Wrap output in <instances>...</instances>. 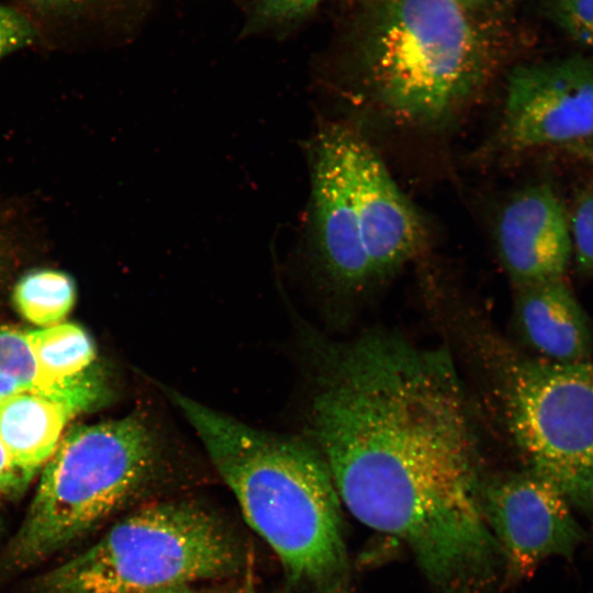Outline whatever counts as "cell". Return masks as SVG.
<instances>
[{
	"label": "cell",
	"mask_w": 593,
	"mask_h": 593,
	"mask_svg": "<svg viewBox=\"0 0 593 593\" xmlns=\"http://www.w3.org/2000/svg\"><path fill=\"white\" fill-rule=\"evenodd\" d=\"M313 347L310 441L340 501L402 540L434 585L478 574L495 542L474 421L448 349L381 328Z\"/></svg>",
	"instance_id": "cell-1"
},
{
	"label": "cell",
	"mask_w": 593,
	"mask_h": 593,
	"mask_svg": "<svg viewBox=\"0 0 593 593\" xmlns=\"http://www.w3.org/2000/svg\"><path fill=\"white\" fill-rule=\"evenodd\" d=\"M164 391L289 580L318 589L336 585L347 567L340 499L315 446L254 428L176 390Z\"/></svg>",
	"instance_id": "cell-2"
},
{
	"label": "cell",
	"mask_w": 593,
	"mask_h": 593,
	"mask_svg": "<svg viewBox=\"0 0 593 593\" xmlns=\"http://www.w3.org/2000/svg\"><path fill=\"white\" fill-rule=\"evenodd\" d=\"M458 328L523 469L593 523V363L527 355L479 316Z\"/></svg>",
	"instance_id": "cell-3"
},
{
	"label": "cell",
	"mask_w": 593,
	"mask_h": 593,
	"mask_svg": "<svg viewBox=\"0 0 593 593\" xmlns=\"http://www.w3.org/2000/svg\"><path fill=\"white\" fill-rule=\"evenodd\" d=\"M460 0H385L363 48L369 88L387 113L437 124L481 88L486 54Z\"/></svg>",
	"instance_id": "cell-4"
},
{
	"label": "cell",
	"mask_w": 593,
	"mask_h": 593,
	"mask_svg": "<svg viewBox=\"0 0 593 593\" xmlns=\"http://www.w3.org/2000/svg\"><path fill=\"white\" fill-rule=\"evenodd\" d=\"M158 456L156 436L137 414L71 428L44 466L13 561L36 563L87 534L145 484Z\"/></svg>",
	"instance_id": "cell-5"
},
{
	"label": "cell",
	"mask_w": 593,
	"mask_h": 593,
	"mask_svg": "<svg viewBox=\"0 0 593 593\" xmlns=\"http://www.w3.org/2000/svg\"><path fill=\"white\" fill-rule=\"evenodd\" d=\"M240 563L234 535L190 502L144 506L49 571L42 593H156L228 575Z\"/></svg>",
	"instance_id": "cell-6"
},
{
	"label": "cell",
	"mask_w": 593,
	"mask_h": 593,
	"mask_svg": "<svg viewBox=\"0 0 593 593\" xmlns=\"http://www.w3.org/2000/svg\"><path fill=\"white\" fill-rule=\"evenodd\" d=\"M501 137L516 152L593 139V57L574 55L515 68Z\"/></svg>",
	"instance_id": "cell-7"
},
{
	"label": "cell",
	"mask_w": 593,
	"mask_h": 593,
	"mask_svg": "<svg viewBox=\"0 0 593 593\" xmlns=\"http://www.w3.org/2000/svg\"><path fill=\"white\" fill-rule=\"evenodd\" d=\"M482 505L506 578L513 582L533 575L546 558H572L585 538L563 496L524 469L485 480Z\"/></svg>",
	"instance_id": "cell-8"
},
{
	"label": "cell",
	"mask_w": 593,
	"mask_h": 593,
	"mask_svg": "<svg viewBox=\"0 0 593 593\" xmlns=\"http://www.w3.org/2000/svg\"><path fill=\"white\" fill-rule=\"evenodd\" d=\"M309 236L322 272L335 289L357 294L374 281L363 248L336 124L322 126L309 145Z\"/></svg>",
	"instance_id": "cell-9"
},
{
	"label": "cell",
	"mask_w": 593,
	"mask_h": 593,
	"mask_svg": "<svg viewBox=\"0 0 593 593\" xmlns=\"http://www.w3.org/2000/svg\"><path fill=\"white\" fill-rule=\"evenodd\" d=\"M336 127L363 248L377 282L422 250L425 225L373 148L351 128Z\"/></svg>",
	"instance_id": "cell-10"
},
{
	"label": "cell",
	"mask_w": 593,
	"mask_h": 593,
	"mask_svg": "<svg viewBox=\"0 0 593 593\" xmlns=\"http://www.w3.org/2000/svg\"><path fill=\"white\" fill-rule=\"evenodd\" d=\"M495 235L514 288L566 277L572 260L569 211L551 183L513 194L497 216Z\"/></svg>",
	"instance_id": "cell-11"
},
{
	"label": "cell",
	"mask_w": 593,
	"mask_h": 593,
	"mask_svg": "<svg viewBox=\"0 0 593 593\" xmlns=\"http://www.w3.org/2000/svg\"><path fill=\"white\" fill-rule=\"evenodd\" d=\"M514 289L516 329L537 357L559 363L589 360L591 323L564 277Z\"/></svg>",
	"instance_id": "cell-12"
},
{
	"label": "cell",
	"mask_w": 593,
	"mask_h": 593,
	"mask_svg": "<svg viewBox=\"0 0 593 593\" xmlns=\"http://www.w3.org/2000/svg\"><path fill=\"white\" fill-rule=\"evenodd\" d=\"M71 417L44 393L22 391L0 399V440L27 482L52 457Z\"/></svg>",
	"instance_id": "cell-13"
},
{
	"label": "cell",
	"mask_w": 593,
	"mask_h": 593,
	"mask_svg": "<svg viewBox=\"0 0 593 593\" xmlns=\"http://www.w3.org/2000/svg\"><path fill=\"white\" fill-rule=\"evenodd\" d=\"M48 394L83 373L96 358L91 336L79 325L58 323L26 333Z\"/></svg>",
	"instance_id": "cell-14"
},
{
	"label": "cell",
	"mask_w": 593,
	"mask_h": 593,
	"mask_svg": "<svg viewBox=\"0 0 593 593\" xmlns=\"http://www.w3.org/2000/svg\"><path fill=\"white\" fill-rule=\"evenodd\" d=\"M13 300L24 318L47 327L58 324L70 312L76 300V284L64 271L36 269L18 281Z\"/></svg>",
	"instance_id": "cell-15"
},
{
	"label": "cell",
	"mask_w": 593,
	"mask_h": 593,
	"mask_svg": "<svg viewBox=\"0 0 593 593\" xmlns=\"http://www.w3.org/2000/svg\"><path fill=\"white\" fill-rule=\"evenodd\" d=\"M0 374L13 379L25 391L48 394L24 332L0 327Z\"/></svg>",
	"instance_id": "cell-16"
},
{
	"label": "cell",
	"mask_w": 593,
	"mask_h": 593,
	"mask_svg": "<svg viewBox=\"0 0 593 593\" xmlns=\"http://www.w3.org/2000/svg\"><path fill=\"white\" fill-rule=\"evenodd\" d=\"M569 220L572 259L580 271L593 275V183L577 192Z\"/></svg>",
	"instance_id": "cell-17"
},
{
	"label": "cell",
	"mask_w": 593,
	"mask_h": 593,
	"mask_svg": "<svg viewBox=\"0 0 593 593\" xmlns=\"http://www.w3.org/2000/svg\"><path fill=\"white\" fill-rule=\"evenodd\" d=\"M551 13L564 33L593 48V0H552Z\"/></svg>",
	"instance_id": "cell-18"
},
{
	"label": "cell",
	"mask_w": 593,
	"mask_h": 593,
	"mask_svg": "<svg viewBox=\"0 0 593 593\" xmlns=\"http://www.w3.org/2000/svg\"><path fill=\"white\" fill-rule=\"evenodd\" d=\"M37 36V29L26 15L0 4V58L33 44Z\"/></svg>",
	"instance_id": "cell-19"
},
{
	"label": "cell",
	"mask_w": 593,
	"mask_h": 593,
	"mask_svg": "<svg viewBox=\"0 0 593 593\" xmlns=\"http://www.w3.org/2000/svg\"><path fill=\"white\" fill-rule=\"evenodd\" d=\"M325 0H260L258 15L270 22H284L303 16Z\"/></svg>",
	"instance_id": "cell-20"
},
{
	"label": "cell",
	"mask_w": 593,
	"mask_h": 593,
	"mask_svg": "<svg viewBox=\"0 0 593 593\" xmlns=\"http://www.w3.org/2000/svg\"><path fill=\"white\" fill-rule=\"evenodd\" d=\"M26 484L27 481L0 440V494L16 493Z\"/></svg>",
	"instance_id": "cell-21"
},
{
	"label": "cell",
	"mask_w": 593,
	"mask_h": 593,
	"mask_svg": "<svg viewBox=\"0 0 593 593\" xmlns=\"http://www.w3.org/2000/svg\"><path fill=\"white\" fill-rule=\"evenodd\" d=\"M32 7L44 11H60L76 8L92 0H25Z\"/></svg>",
	"instance_id": "cell-22"
},
{
	"label": "cell",
	"mask_w": 593,
	"mask_h": 593,
	"mask_svg": "<svg viewBox=\"0 0 593 593\" xmlns=\"http://www.w3.org/2000/svg\"><path fill=\"white\" fill-rule=\"evenodd\" d=\"M563 148L593 166V145L589 142H579L563 146Z\"/></svg>",
	"instance_id": "cell-23"
},
{
	"label": "cell",
	"mask_w": 593,
	"mask_h": 593,
	"mask_svg": "<svg viewBox=\"0 0 593 593\" xmlns=\"http://www.w3.org/2000/svg\"><path fill=\"white\" fill-rule=\"evenodd\" d=\"M22 391L25 390L16 381L7 376L0 374V399Z\"/></svg>",
	"instance_id": "cell-24"
},
{
	"label": "cell",
	"mask_w": 593,
	"mask_h": 593,
	"mask_svg": "<svg viewBox=\"0 0 593 593\" xmlns=\"http://www.w3.org/2000/svg\"><path fill=\"white\" fill-rule=\"evenodd\" d=\"M244 582L237 593H258L254 583L251 571H247Z\"/></svg>",
	"instance_id": "cell-25"
},
{
	"label": "cell",
	"mask_w": 593,
	"mask_h": 593,
	"mask_svg": "<svg viewBox=\"0 0 593 593\" xmlns=\"http://www.w3.org/2000/svg\"><path fill=\"white\" fill-rule=\"evenodd\" d=\"M310 593H345V591L337 585H333L327 588H320V591H314Z\"/></svg>",
	"instance_id": "cell-26"
},
{
	"label": "cell",
	"mask_w": 593,
	"mask_h": 593,
	"mask_svg": "<svg viewBox=\"0 0 593 593\" xmlns=\"http://www.w3.org/2000/svg\"><path fill=\"white\" fill-rule=\"evenodd\" d=\"M156 593H195V592L187 589L186 586H182V588H174V589L164 590Z\"/></svg>",
	"instance_id": "cell-27"
},
{
	"label": "cell",
	"mask_w": 593,
	"mask_h": 593,
	"mask_svg": "<svg viewBox=\"0 0 593 593\" xmlns=\"http://www.w3.org/2000/svg\"><path fill=\"white\" fill-rule=\"evenodd\" d=\"M467 8H470L474 4H477L478 2H480L481 0H460Z\"/></svg>",
	"instance_id": "cell-28"
},
{
	"label": "cell",
	"mask_w": 593,
	"mask_h": 593,
	"mask_svg": "<svg viewBox=\"0 0 593 593\" xmlns=\"http://www.w3.org/2000/svg\"><path fill=\"white\" fill-rule=\"evenodd\" d=\"M586 142H589V143H591L593 145V139H590V141H586Z\"/></svg>",
	"instance_id": "cell-29"
}]
</instances>
